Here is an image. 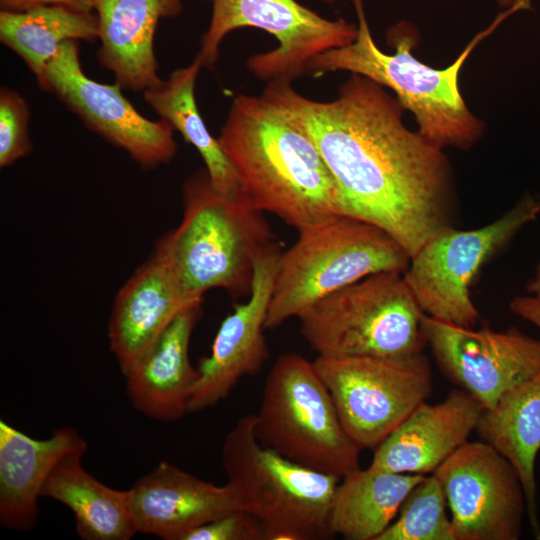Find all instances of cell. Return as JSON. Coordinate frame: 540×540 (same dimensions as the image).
Wrapping results in <instances>:
<instances>
[{"mask_svg": "<svg viewBox=\"0 0 540 540\" xmlns=\"http://www.w3.org/2000/svg\"><path fill=\"white\" fill-rule=\"evenodd\" d=\"M98 38L96 14L61 5L0 12V40L23 59L40 86L48 62L69 40Z\"/></svg>", "mask_w": 540, "mask_h": 540, "instance_id": "cell-26", "label": "cell"}, {"mask_svg": "<svg viewBox=\"0 0 540 540\" xmlns=\"http://www.w3.org/2000/svg\"><path fill=\"white\" fill-rule=\"evenodd\" d=\"M259 441L311 469L343 477L360 468V449L344 431L314 362L281 355L268 372L255 413Z\"/></svg>", "mask_w": 540, "mask_h": 540, "instance_id": "cell-8", "label": "cell"}, {"mask_svg": "<svg viewBox=\"0 0 540 540\" xmlns=\"http://www.w3.org/2000/svg\"><path fill=\"white\" fill-rule=\"evenodd\" d=\"M221 462L243 510L264 527L266 540H319L332 535L329 514L340 477L296 463L264 446L255 413L226 434Z\"/></svg>", "mask_w": 540, "mask_h": 540, "instance_id": "cell-5", "label": "cell"}, {"mask_svg": "<svg viewBox=\"0 0 540 540\" xmlns=\"http://www.w3.org/2000/svg\"><path fill=\"white\" fill-rule=\"evenodd\" d=\"M315 368L330 392L346 434L376 449L433 391L423 353L400 357L318 356Z\"/></svg>", "mask_w": 540, "mask_h": 540, "instance_id": "cell-9", "label": "cell"}, {"mask_svg": "<svg viewBox=\"0 0 540 540\" xmlns=\"http://www.w3.org/2000/svg\"><path fill=\"white\" fill-rule=\"evenodd\" d=\"M280 254L279 245L273 241L256 256L247 301L234 305L215 335L210 355L199 361L189 412L214 407L242 378L256 375L267 362L264 330Z\"/></svg>", "mask_w": 540, "mask_h": 540, "instance_id": "cell-15", "label": "cell"}, {"mask_svg": "<svg viewBox=\"0 0 540 540\" xmlns=\"http://www.w3.org/2000/svg\"><path fill=\"white\" fill-rule=\"evenodd\" d=\"M298 233L295 243L280 254L266 329L298 318L321 299L366 276L404 273L411 258L384 230L345 215Z\"/></svg>", "mask_w": 540, "mask_h": 540, "instance_id": "cell-6", "label": "cell"}, {"mask_svg": "<svg viewBox=\"0 0 540 540\" xmlns=\"http://www.w3.org/2000/svg\"><path fill=\"white\" fill-rule=\"evenodd\" d=\"M185 540H266V536L257 518L238 509L199 526Z\"/></svg>", "mask_w": 540, "mask_h": 540, "instance_id": "cell-29", "label": "cell"}, {"mask_svg": "<svg viewBox=\"0 0 540 540\" xmlns=\"http://www.w3.org/2000/svg\"><path fill=\"white\" fill-rule=\"evenodd\" d=\"M483 406L457 388L436 404H420L376 449L371 469L433 474L476 430Z\"/></svg>", "mask_w": 540, "mask_h": 540, "instance_id": "cell-17", "label": "cell"}, {"mask_svg": "<svg viewBox=\"0 0 540 540\" xmlns=\"http://www.w3.org/2000/svg\"><path fill=\"white\" fill-rule=\"evenodd\" d=\"M540 202L525 196L493 222L470 230L448 228L411 258L403 277L423 312L434 319L473 327L480 314L471 285L482 267L537 219Z\"/></svg>", "mask_w": 540, "mask_h": 540, "instance_id": "cell-10", "label": "cell"}, {"mask_svg": "<svg viewBox=\"0 0 540 540\" xmlns=\"http://www.w3.org/2000/svg\"><path fill=\"white\" fill-rule=\"evenodd\" d=\"M423 332L444 376L484 409L540 373V340L517 329L474 330L425 315Z\"/></svg>", "mask_w": 540, "mask_h": 540, "instance_id": "cell-14", "label": "cell"}, {"mask_svg": "<svg viewBox=\"0 0 540 540\" xmlns=\"http://www.w3.org/2000/svg\"><path fill=\"white\" fill-rule=\"evenodd\" d=\"M100 64L135 92L158 85L154 36L161 18L182 11L181 0H94Z\"/></svg>", "mask_w": 540, "mask_h": 540, "instance_id": "cell-21", "label": "cell"}, {"mask_svg": "<svg viewBox=\"0 0 540 540\" xmlns=\"http://www.w3.org/2000/svg\"><path fill=\"white\" fill-rule=\"evenodd\" d=\"M442 485L455 540H517L526 508L520 478L483 440L467 441L434 473Z\"/></svg>", "mask_w": 540, "mask_h": 540, "instance_id": "cell-12", "label": "cell"}, {"mask_svg": "<svg viewBox=\"0 0 540 540\" xmlns=\"http://www.w3.org/2000/svg\"><path fill=\"white\" fill-rule=\"evenodd\" d=\"M510 310L540 329V301L533 296H518L510 301Z\"/></svg>", "mask_w": 540, "mask_h": 540, "instance_id": "cell-31", "label": "cell"}, {"mask_svg": "<svg viewBox=\"0 0 540 540\" xmlns=\"http://www.w3.org/2000/svg\"><path fill=\"white\" fill-rule=\"evenodd\" d=\"M179 226L155 246L156 255L190 298L221 288L234 297L249 295L258 253L273 242L263 212L217 191L206 169L183 186Z\"/></svg>", "mask_w": 540, "mask_h": 540, "instance_id": "cell-4", "label": "cell"}, {"mask_svg": "<svg viewBox=\"0 0 540 540\" xmlns=\"http://www.w3.org/2000/svg\"><path fill=\"white\" fill-rule=\"evenodd\" d=\"M425 477L370 467L341 477L329 514L332 535L346 540H378L396 518L407 494Z\"/></svg>", "mask_w": 540, "mask_h": 540, "instance_id": "cell-24", "label": "cell"}, {"mask_svg": "<svg viewBox=\"0 0 540 540\" xmlns=\"http://www.w3.org/2000/svg\"><path fill=\"white\" fill-rule=\"evenodd\" d=\"M358 18L357 36L343 47L330 49L311 59L305 73L319 77L328 72L348 71L364 76L396 95L404 109L416 118L418 132L440 149L471 148L482 136L483 122L467 107L459 89V73L473 49L519 6L499 15L478 33L444 69L417 59L412 50L418 43L417 29L401 21L387 30L393 54L381 51L371 35L363 0H351Z\"/></svg>", "mask_w": 540, "mask_h": 540, "instance_id": "cell-3", "label": "cell"}, {"mask_svg": "<svg viewBox=\"0 0 540 540\" xmlns=\"http://www.w3.org/2000/svg\"><path fill=\"white\" fill-rule=\"evenodd\" d=\"M425 315L403 273L384 271L326 296L298 319L318 356L400 357L427 346Z\"/></svg>", "mask_w": 540, "mask_h": 540, "instance_id": "cell-7", "label": "cell"}, {"mask_svg": "<svg viewBox=\"0 0 540 540\" xmlns=\"http://www.w3.org/2000/svg\"><path fill=\"white\" fill-rule=\"evenodd\" d=\"M128 496L138 533L163 540H185L199 526L242 509L229 484L215 485L167 461L138 479Z\"/></svg>", "mask_w": 540, "mask_h": 540, "instance_id": "cell-16", "label": "cell"}, {"mask_svg": "<svg viewBox=\"0 0 540 540\" xmlns=\"http://www.w3.org/2000/svg\"><path fill=\"white\" fill-rule=\"evenodd\" d=\"M30 109L25 98L8 87L0 90V167L13 165L32 150Z\"/></svg>", "mask_w": 540, "mask_h": 540, "instance_id": "cell-28", "label": "cell"}, {"mask_svg": "<svg viewBox=\"0 0 540 540\" xmlns=\"http://www.w3.org/2000/svg\"><path fill=\"white\" fill-rule=\"evenodd\" d=\"M203 66L200 56L174 70L168 79L144 91L145 102L180 132L201 155L213 187L222 194L241 198L237 176L219 142L208 131L195 99V83Z\"/></svg>", "mask_w": 540, "mask_h": 540, "instance_id": "cell-25", "label": "cell"}, {"mask_svg": "<svg viewBox=\"0 0 540 540\" xmlns=\"http://www.w3.org/2000/svg\"><path fill=\"white\" fill-rule=\"evenodd\" d=\"M447 500L434 474L415 485L378 540H455Z\"/></svg>", "mask_w": 540, "mask_h": 540, "instance_id": "cell-27", "label": "cell"}, {"mask_svg": "<svg viewBox=\"0 0 540 540\" xmlns=\"http://www.w3.org/2000/svg\"><path fill=\"white\" fill-rule=\"evenodd\" d=\"M1 10L24 11L45 5H61L82 12L94 11V0H0Z\"/></svg>", "mask_w": 540, "mask_h": 540, "instance_id": "cell-30", "label": "cell"}, {"mask_svg": "<svg viewBox=\"0 0 540 540\" xmlns=\"http://www.w3.org/2000/svg\"><path fill=\"white\" fill-rule=\"evenodd\" d=\"M527 290L533 294V297L540 301V263L536 268L533 278L527 285Z\"/></svg>", "mask_w": 540, "mask_h": 540, "instance_id": "cell-32", "label": "cell"}, {"mask_svg": "<svg viewBox=\"0 0 540 540\" xmlns=\"http://www.w3.org/2000/svg\"><path fill=\"white\" fill-rule=\"evenodd\" d=\"M475 431L516 470L533 534L540 539L535 478V462L540 451V373L484 409Z\"/></svg>", "mask_w": 540, "mask_h": 540, "instance_id": "cell-22", "label": "cell"}, {"mask_svg": "<svg viewBox=\"0 0 540 540\" xmlns=\"http://www.w3.org/2000/svg\"><path fill=\"white\" fill-rule=\"evenodd\" d=\"M200 316L201 304L179 313L124 375L132 406L145 416L175 422L189 412L191 392L199 376L190 362L189 346Z\"/></svg>", "mask_w": 540, "mask_h": 540, "instance_id": "cell-19", "label": "cell"}, {"mask_svg": "<svg viewBox=\"0 0 540 540\" xmlns=\"http://www.w3.org/2000/svg\"><path fill=\"white\" fill-rule=\"evenodd\" d=\"M327 4H333L336 0H323Z\"/></svg>", "mask_w": 540, "mask_h": 540, "instance_id": "cell-34", "label": "cell"}, {"mask_svg": "<svg viewBox=\"0 0 540 540\" xmlns=\"http://www.w3.org/2000/svg\"><path fill=\"white\" fill-rule=\"evenodd\" d=\"M87 450L72 427H61L47 439H35L0 420V523L26 531L34 527L38 499L49 476L67 456Z\"/></svg>", "mask_w": 540, "mask_h": 540, "instance_id": "cell-20", "label": "cell"}, {"mask_svg": "<svg viewBox=\"0 0 540 540\" xmlns=\"http://www.w3.org/2000/svg\"><path fill=\"white\" fill-rule=\"evenodd\" d=\"M262 96L318 149L335 180L340 215L379 227L410 257L455 227L448 158L404 125V108L383 86L352 74L332 101L306 98L285 81L268 82Z\"/></svg>", "mask_w": 540, "mask_h": 540, "instance_id": "cell-1", "label": "cell"}, {"mask_svg": "<svg viewBox=\"0 0 540 540\" xmlns=\"http://www.w3.org/2000/svg\"><path fill=\"white\" fill-rule=\"evenodd\" d=\"M84 451L63 459L46 481L41 497L67 506L84 540H128L137 531L128 490H116L97 480L82 465Z\"/></svg>", "mask_w": 540, "mask_h": 540, "instance_id": "cell-23", "label": "cell"}, {"mask_svg": "<svg viewBox=\"0 0 540 540\" xmlns=\"http://www.w3.org/2000/svg\"><path fill=\"white\" fill-rule=\"evenodd\" d=\"M242 200L297 231L339 213L335 180L312 140L263 96L239 94L217 138Z\"/></svg>", "mask_w": 540, "mask_h": 540, "instance_id": "cell-2", "label": "cell"}, {"mask_svg": "<svg viewBox=\"0 0 540 540\" xmlns=\"http://www.w3.org/2000/svg\"><path fill=\"white\" fill-rule=\"evenodd\" d=\"M497 3L504 8H513L519 5H527L528 0H496Z\"/></svg>", "mask_w": 540, "mask_h": 540, "instance_id": "cell-33", "label": "cell"}, {"mask_svg": "<svg viewBox=\"0 0 540 540\" xmlns=\"http://www.w3.org/2000/svg\"><path fill=\"white\" fill-rule=\"evenodd\" d=\"M188 297L154 254L126 281L108 324L110 350L125 375L183 310L201 304Z\"/></svg>", "mask_w": 540, "mask_h": 540, "instance_id": "cell-18", "label": "cell"}, {"mask_svg": "<svg viewBox=\"0 0 540 540\" xmlns=\"http://www.w3.org/2000/svg\"><path fill=\"white\" fill-rule=\"evenodd\" d=\"M44 90L53 92L87 127L123 149L144 168L169 163L176 154L174 128L141 115L118 83L105 84L83 71L75 40L64 42L45 69Z\"/></svg>", "mask_w": 540, "mask_h": 540, "instance_id": "cell-13", "label": "cell"}, {"mask_svg": "<svg viewBox=\"0 0 540 540\" xmlns=\"http://www.w3.org/2000/svg\"><path fill=\"white\" fill-rule=\"evenodd\" d=\"M211 1L212 16L198 53L208 69L217 62L224 37L242 27L262 29L278 40L276 49L247 60L250 72L267 82H292L316 55L351 44L357 36L356 25L323 18L295 0Z\"/></svg>", "mask_w": 540, "mask_h": 540, "instance_id": "cell-11", "label": "cell"}]
</instances>
